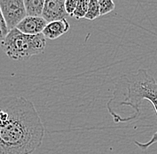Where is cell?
<instances>
[{"label": "cell", "mask_w": 157, "mask_h": 154, "mask_svg": "<svg viewBox=\"0 0 157 154\" xmlns=\"http://www.w3.org/2000/svg\"><path fill=\"white\" fill-rule=\"evenodd\" d=\"M44 136L45 126L31 101L0 97V154H31Z\"/></svg>", "instance_id": "6da1fadb"}, {"label": "cell", "mask_w": 157, "mask_h": 154, "mask_svg": "<svg viewBox=\"0 0 157 154\" xmlns=\"http://www.w3.org/2000/svg\"><path fill=\"white\" fill-rule=\"evenodd\" d=\"M144 100L153 104L157 115L156 80L147 69H139L137 72L124 74L119 77L106 108L115 123H126L140 117ZM156 143L157 131L147 143L134 141V144L143 151Z\"/></svg>", "instance_id": "7a4b0ae2"}, {"label": "cell", "mask_w": 157, "mask_h": 154, "mask_svg": "<svg viewBox=\"0 0 157 154\" xmlns=\"http://www.w3.org/2000/svg\"><path fill=\"white\" fill-rule=\"evenodd\" d=\"M46 39L42 33L27 35L15 28L10 30L1 42V47L10 59L23 61L43 53L47 44Z\"/></svg>", "instance_id": "3957f363"}, {"label": "cell", "mask_w": 157, "mask_h": 154, "mask_svg": "<svg viewBox=\"0 0 157 154\" xmlns=\"http://www.w3.org/2000/svg\"><path fill=\"white\" fill-rule=\"evenodd\" d=\"M0 9L9 31L27 16L23 0H0Z\"/></svg>", "instance_id": "277c9868"}, {"label": "cell", "mask_w": 157, "mask_h": 154, "mask_svg": "<svg viewBox=\"0 0 157 154\" xmlns=\"http://www.w3.org/2000/svg\"><path fill=\"white\" fill-rule=\"evenodd\" d=\"M64 0H47L45 1L42 17L46 21L52 22L56 21L66 19L69 16L65 10Z\"/></svg>", "instance_id": "5b68a950"}, {"label": "cell", "mask_w": 157, "mask_h": 154, "mask_svg": "<svg viewBox=\"0 0 157 154\" xmlns=\"http://www.w3.org/2000/svg\"><path fill=\"white\" fill-rule=\"evenodd\" d=\"M48 22L43 17H31L26 16L17 25L16 29L27 35L41 34Z\"/></svg>", "instance_id": "8992f818"}, {"label": "cell", "mask_w": 157, "mask_h": 154, "mask_svg": "<svg viewBox=\"0 0 157 154\" xmlns=\"http://www.w3.org/2000/svg\"><path fill=\"white\" fill-rule=\"evenodd\" d=\"M70 29V24L66 19L48 22L42 34L46 39H56L65 34Z\"/></svg>", "instance_id": "52a82bcc"}, {"label": "cell", "mask_w": 157, "mask_h": 154, "mask_svg": "<svg viewBox=\"0 0 157 154\" xmlns=\"http://www.w3.org/2000/svg\"><path fill=\"white\" fill-rule=\"evenodd\" d=\"M27 16L42 17L45 1L44 0H23Z\"/></svg>", "instance_id": "ba28073f"}, {"label": "cell", "mask_w": 157, "mask_h": 154, "mask_svg": "<svg viewBox=\"0 0 157 154\" xmlns=\"http://www.w3.org/2000/svg\"><path fill=\"white\" fill-rule=\"evenodd\" d=\"M99 16L101 15H100V8H99L98 1V0H89L88 12L85 16V19L88 21H94Z\"/></svg>", "instance_id": "9c48e42d"}, {"label": "cell", "mask_w": 157, "mask_h": 154, "mask_svg": "<svg viewBox=\"0 0 157 154\" xmlns=\"http://www.w3.org/2000/svg\"><path fill=\"white\" fill-rule=\"evenodd\" d=\"M88 4H89V0H80V1H78L76 9H75L74 13H73L72 17H75L76 19L85 18V16L87 14V12H88Z\"/></svg>", "instance_id": "30bf717a"}, {"label": "cell", "mask_w": 157, "mask_h": 154, "mask_svg": "<svg viewBox=\"0 0 157 154\" xmlns=\"http://www.w3.org/2000/svg\"><path fill=\"white\" fill-rule=\"evenodd\" d=\"M100 15H105L115 8V5L112 0H98Z\"/></svg>", "instance_id": "8fae6325"}, {"label": "cell", "mask_w": 157, "mask_h": 154, "mask_svg": "<svg viewBox=\"0 0 157 154\" xmlns=\"http://www.w3.org/2000/svg\"><path fill=\"white\" fill-rule=\"evenodd\" d=\"M8 33H9V29L7 28V25L6 23V21L4 19V16L0 9V42H2L6 39Z\"/></svg>", "instance_id": "7c38bea8"}, {"label": "cell", "mask_w": 157, "mask_h": 154, "mask_svg": "<svg viewBox=\"0 0 157 154\" xmlns=\"http://www.w3.org/2000/svg\"><path fill=\"white\" fill-rule=\"evenodd\" d=\"M77 3H78V1H75V0H65L64 6H65L66 13H68L69 16L73 15V13L77 6Z\"/></svg>", "instance_id": "4fadbf2b"}]
</instances>
